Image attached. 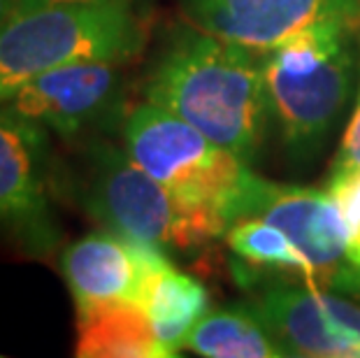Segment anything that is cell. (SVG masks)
<instances>
[{"label":"cell","mask_w":360,"mask_h":358,"mask_svg":"<svg viewBox=\"0 0 360 358\" xmlns=\"http://www.w3.org/2000/svg\"><path fill=\"white\" fill-rule=\"evenodd\" d=\"M142 96L188 121L247 165L256 163L272 124L263 54L191 24L165 35L142 82Z\"/></svg>","instance_id":"1"},{"label":"cell","mask_w":360,"mask_h":358,"mask_svg":"<svg viewBox=\"0 0 360 358\" xmlns=\"http://www.w3.org/2000/svg\"><path fill=\"white\" fill-rule=\"evenodd\" d=\"M124 65L86 60L56 68L19 87L5 105L65 140L96 138L124 126L130 112Z\"/></svg>","instance_id":"8"},{"label":"cell","mask_w":360,"mask_h":358,"mask_svg":"<svg viewBox=\"0 0 360 358\" xmlns=\"http://www.w3.org/2000/svg\"><path fill=\"white\" fill-rule=\"evenodd\" d=\"M249 217L279 226L300 247L319 288L360 295V270L349 256L347 228L328 188L279 184L254 172L235 221Z\"/></svg>","instance_id":"6"},{"label":"cell","mask_w":360,"mask_h":358,"mask_svg":"<svg viewBox=\"0 0 360 358\" xmlns=\"http://www.w3.org/2000/svg\"><path fill=\"white\" fill-rule=\"evenodd\" d=\"M360 24L321 21L263 54L272 124L286 154L307 165L330 140L358 82Z\"/></svg>","instance_id":"2"},{"label":"cell","mask_w":360,"mask_h":358,"mask_svg":"<svg viewBox=\"0 0 360 358\" xmlns=\"http://www.w3.org/2000/svg\"><path fill=\"white\" fill-rule=\"evenodd\" d=\"M328 191L333 193L347 228L349 256L360 270V167L328 177Z\"/></svg>","instance_id":"16"},{"label":"cell","mask_w":360,"mask_h":358,"mask_svg":"<svg viewBox=\"0 0 360 358\" xmlns=\"http://www.w3.org/2000/svg\"><path fill=\"white\" fill-rule=\"evenodd\" d=\"M160 251L119 238L107 228L68 245L60 254V275L77 314L107 302L140 305L151 263Z\"/></svg>","instance_id":"10"},{"label":"cell","mask_w":360,"mask_h":358,"mask_svg":"<svg viewBox=\"0 0 360 358\" xmlns=\"http://www.w3.org/2000/svg\"><path fill=\"white\" fill-rule=\"evenodd\" d=\"M247 307L267 326L288 356L360 358V342L328 314L319 286L274 281L247 302Z\"/></svg>","instance_id":"11"},{"label":"cell","mask_w":360,"mask_h":358,"mask_svg":"<svg viewBox=\"0 0 360 358\" xmlns=\"http://www.w3.org/2000/svg\"><path fill=\"white\" fill-rule=\"evenodd\" d=\"M186 349L205 358H283L288 352L247 305L210 309L195 324Z\"/></svg>","instance_id":"14"},{"label":"cell","mask_w":360,"mask_h":358,"mask_svg":"<svg viewBox=\"0 0 360 358\" xmlns=\"http://www.w3.org/2000/svg\"><path fill=\"white\" fill-rule=\"evenodd\" d=\"M140 307L147 312L160 345L177 356L186 349L195 324L210 312V295L195 277L174 268L172 256L160 251L151 263Z\"/></svg>","instance_id":"12"},{"label":"cell","mask_w":360,"mask_h":358,"mask_svg":"<svg viewBox=\"0 0 360 358\" xmlns=\"http://www.w3.org/2000/svg\"><path fill=\"white\" fill-rule=\"evenodd\" d=\"M68 186L75 203L103 228L124 240L163 249L167 256L195 254L228 231L224 217L181 203L124 147H114L103 135L84 140Z\"/></svg>","instance_id":"3"},{"label":"cell","mask_w":360,"mask_h":358,"mask_svg":"<svg viewBox=\"0 0 360 358\" xmlns=\"http://www.w3.org/2000/svg\"><path fill=\"white\" fill-rule=\"evenodd\" d=\"M226 242L233 254L247 265V272H277L283 277H297L304 284L316 286L314 268L300 247L279 226L260 217L240 219L226 231Z\"/></svg>","instance_id":"15"},{"label":"cell","mask_w":360,"mask_h":358,"mask_svg":"<svg viewBox=\"0 0 360 358\" xmlns=\"http://www.w3.org/2000/svg\"><path fill=\"white\" fill-rule=\"evenodd\" d=\"M51 181L49 131L0 103V235L26 256L58 247Z\"/></svg>","instance_id":"7"},{"label":"cell","mask_w":360,"mask_h":358,"mask_svg":"<svg viewBox=\"0 0 360 358\" xmlns=\"http://www.w3.org/2000/svg\"><path fill=\"white\" fill-rule=\"evenodd\" d=\"M121 138L130 158L158 184L181 203L217 212L231 228L254 177L251 165L177 114L147 101L126 114Z\"/></svg>","instance_id":"5"},{"label":"cell","mask_w":360,"mask_h":358,"mask_svg":"<svg viewBox=\"0 0 360 358\" xmlns=\"http://www.w3.org/2000/svg\"><path fill=\"white\" fill-rule=\"evenodd\" d=\"M79 358H170L151 321L135 302H107L77 314Z\"/></svg>","instance_id":"13"},{"label":"cell","mask_w":360,"mask_h":358,"mask_svg":"<svg viewBox=\"0 0 360 358\" xmlns=\"http://www.w3.org/2000/svg\"><path fill=\"white\" fill-rule=\"evenodd\" d=\"M186 24L258 54L321 21L360 24V0H179Z\"/></svg>","instance_id":"9"},{"label":"cell","mask_w":360,"mask_h":358,"mask_svg":"<svg viewBox=\"0 0 360 358\" xmlns=\"http://www.w3.org/2000/svg\"><path fill=\"white\" fill-rule=\"evenodd\" d=\"M149 30V7L124 0L21 10L0 28V103L56 68L86 60L130 63L147 47Z\"/></svg>","instance_id":"4"},{"label":"cell","mask_w":360,"mask_h":358,"mask_svg":"<svg viewBox=\"0 0 360 358\" xmlns=\"http://www.w3.org/2000/svg\"><path fill=\"white\" fill-rule=\"evenodd\" d=\"M65 3H114V0H19V12L21 10H33V7H44V5H65ZM124 3H135V5H147L151 0H124Z\"/></svg>","instance_id":"18"},{"label":"cell","mask_w":360,"mask_h":358,"mask_svg":"<svg viewBox=\"0 0 360 358\" xmlns=\"http://www.w3.org/2000/svg\"><path fill=\"white\" fill-rule=\"evenodd\" d=\"M19 14V0H0V28Z\"/></svg>","instance_id":"19"},{"label":"cell","mask_w":360,"mask_h":358,"mask_svg":"<svg viewBox=\"0 0 360 358\" xmlns=\"http://www.w3.org/2000/svg\"><path fill=\"white\" fill-rule=\"evenodd\" d=\"M360 167V63H358V98H356V108L354 114H351L349 124H347V131H344V138L340 149L330 163V174H342V172H349V170H356Z\"/></svg>","instance_id":"17"}]
</instances>
